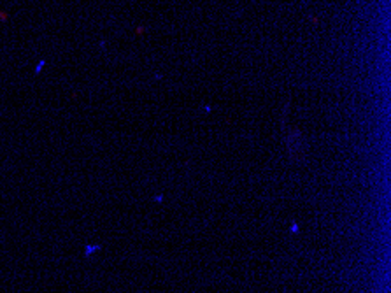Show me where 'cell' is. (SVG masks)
Listing matches in <instances>:
<instances>
[{"mask_svg":"<svg viewBox=\"0 0 391 293\" xmlns=\"http://www.w3.org/2000/svg\"><path fill=\"white\" fill-rule=\"evenodd\" d=\"M97 249H100V246H88V248H86V255H91L93 251H97Z\"/></svg>","mask_w":391,"mask_h":293,"instance_id":"6da1fadb","label":"cell"},{"mask_svg":"<svg viewBox=\"0 0 391 293\" xmlns=\"http://www.w3.org/2000/svg\"><path fill=\"white\" fill-rule=\"evenodd\" d=\"M289 230H291V232H293V233H296V232H298V230H300V225H298V223H291V227H289Z\"/></svg>","mask_w":391,"mask_h":293,"instance_id":"7a4b0ae2","label":"cell"},{"mask_svg":"<svg viewBox=\"0 0 391 293\" xmlns=\"http://www.w3.org/2000/svg\"><path fill=\"white\" fill-rule=\"evenodd\" d=\"M154 202H163V195H158V197H154Z\"/></svg>","mask_w":391,"mask_h":293,"instance_id":"3957f363","label":"cell"}]
</instances>
